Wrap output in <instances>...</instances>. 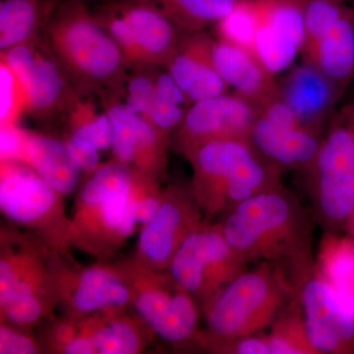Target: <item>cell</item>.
Masks as SVG:
<instances>
[{
	"mask_svg": "<svg viewBox=\"0 0 354 354\" xmlns=\"http://www.w3.org/2000/svg\"><path fill=\"white\" fill-rule=\"evenodd\" d=\"M313 218L281 183L230 209L221 227L246 264L274 263L299 281L315 266L311 256Z\"/></svg>",
	"mask_w": 354,
	"mask_h": 354,
	"instance_id": "cell-1",
	"label": "cell"
},
{
	"mask_svg": "<svg viewBox=\"0 0 354 354\" xmlns=\"http://www.w3.org/2000/svg\"><path fill=\"white\" fill-rule=\"evenodd\" d=\"M41 37L83 99H122L132 65L83 0H58Z\"/></svg>",
	"mask_w": 354,
	"mask_h": 354,
	"instance_id": "cell-2",
	"label": "cell"
},
{
	"mask_svg": "<svg viewBox=\"0 0 354 354\" xmlns=\"http://www.w3.org/2000/svg\"><path fill=\"white\" fill-rule=\"evenodd\" d=\"M192 167L191 190L207 216L281 184V169L257 152L250 140H216L185 156Z\"/></svg>",
	"mask_w": 354,
	"mask_h": 354,
	"instance_id": "cell-3",
	"label": "cell"
},
{
	"mask_svg": "<svg viewBox=\"0 0 354 354\" xmlns=\"http://www.w3.org/2000/svg\"><path fill=\"white\" fill-rule=\"evenodd\" d=\"M297 283L281 266L261 262L242 272L202 307L213 344L271 327L297 297Z\"/></svg>",
	"mask_w": 354,
	"mask_h": 354,
	"instance_id": "cell-4",
	"label": "cell"
},
{
	"mask_svg": "<svg viewBox=\"0 0 354 354\" xmlns=\"http://www.w3.org/2000/svg\"><path fill=\"white\" fill-rule=\"evenodd\" d=\"M305 174L314 218L327 232L346 228L354 212V114L346 106L333 114Z\"/></svg>",
	"mask_w": 354,
	"mask_h": 354,
	"instance_id": "cell-5",
	"label": "cell"
},
{
	"mask_svg": "<svg viewBox=\"0 0 354 354\" xmlns=\"http://www.w3.org/2000/svg\"><path fill=\"white\" fill-rule=\"evenodd\" d=\"M88 174L79 192L75 218L70 223V239L90 252H104L127 239L124 221L135 174L114 160Z\"/></svg>",
	"mask_w": 354,
	"mask_h": 354,
	"instance_id": "cell-6",
	"label": "cell"
},
{
	"mask_svg": "<svg viewBox=\"0 0 354 354\" xmlns=\"http://www.w3.org/2000/svg\"><path fill=\"white\" fill-rule=\"evenodd\" d=\"M92 12L132 66L165 68L176 53L183 32L148 4L138 0H104Z\"/></svg>",
	"mask_w": 354,
	"mask_h": 354,
	"instance_id": "cell-7",
	"label": "cell"
},
{
	"mask_svg": "<svg viewBox=\"0 0 354 354\" xmlns=\"http://www.w3.org/2000/svg\"><path fill=\"white\" fill-rule=\"evenodd\" d=\"M132 290L139 318L160 339L171 344L187 342L196 334L199 312L194 298L176 285L171 274L134 263L120 271Z\"/></svg>",
	"mask_w": 354,
	"mask_h": 354,
	"instance_id": "cell-8",
	"label": "cell"
},
{
	"mask_svg": "<svg viewBox=\"0 0 354 354\" xmlns=\"http://www.w3.org/2000/svg\"><path fill=\"white\" fill-rule=\"evenodd\" d=\"M246 266L223 236L221 225H202L177 249L169 274L203 307Z\"/></svg>",
	"mask_w": 354,
	"mask_h": 354,
	"instance_id": "cell-9",
	"label": "cell"
},
{
	"mask_svg": "<svg viewBox=\"0 0 354 354\" xmlns=\"http://www.w3.org/2000/svg\"><path fill=\"white\" fill-rule=\"evenodd\" d=\"M0 59L23 83L28 95L26 113L35 121L51 124L67 116L81 97L70 82L43 37L31 43L0 51Z\"/></svg>",
	"mask_w": 354,
	"mask_h": 354,
	"instance_id": "cell-10",
	"label": "cell"
},
{
	"mask_svg": "<svg viewBox=\"0 0 354 354\" xmlns=\"http://www.w3.org/2000/svg\"><path fill=\"white\" fill-rule=\"evenodd\" d=\"M62 195L41 178L29 165L21 160H1L0 207L2 213L14 223L67 241L59 230L70 239V225L64 223Z\"/></svg>",
	"mask_w": 354,
	"mask_h": 354,
	"instance_id": "cell-11",
	"label": "cell"
},
{
	"mask_svg": "<svg viewBox=\"0 0 354 354\" xmlns=\"http://www.w3.org/2000/svg\"><path fill=\"white\" fill-rule=\"evenodd\" d=\"M295 299L314 353H354V317L316 265L302 277Z\"/></svg>",
	"mask_w": 354,
	"mask_h": 354,
	"instance_id": "cell-12",
	"label": "cell"
},
{
	"mask_svg": "<svg viewBox=\"0 0 354 354\" xmlns=\"http://www.w3.org/2000/svg\"><path fill=\"white\" fill-rule=\"evenodd\" d=\"M322 138L302 127L279 97L261 109L249 136L257 152L281 171L302 172L313 164Z\"/></svg>",
	"mask_w": 354,
	"mask_h": 354,
	"instance_id": "cell-13",
	"label": "cell"
},
{
	"mask_svg": "<svg viewBox=\"0 0 354 354\" xmlns=\"http://www.w3.org/2000/svg\"><path fill=\"white\" fill-rule=\"evenodd\" d=\"M259 106L235 94L194 102L172 133V142L184 157L197 147L216 140H249Z\"/></svg>",
	"mask_w": 354,
	"mask_h": 354,
	"instance_id": "cell-14",
	"label": "cell"
},
{
	"mask_svg": "<svg viewBox=\"0 0 354 354\" xmlns=\"http://www.w3.org/2000/svg\"><path fill=\"white\" fill-rule=\"evenodd\" d=\"M202 213L190 186L174 185L164 191L155 216L140 232L142 264L158 271L169 270L179 246L202 227Z\"/></svg>",
	"mask_w": 354,
	"mask_h": 354,
	"instance_id": "cell-15",
	"label": "cell"
},
{
	"mask_svg": "<svg viewBox=\"0 0 354 354\" xmlns=\"http://www.w3.org/2000/svg\"><path fill=\"white\" fill-rule=\"evenodd\" d=\"M101 104L111 123L114 160L160 181L167 171L171 135L130 111L121 99L109 97Z\"/></svg>",
	"mask_w": 354,
	"mask_h": 354,
	"instance_id": "cell-16",
	"label": "cell"
},
{
	"mask_svg": "<svg viewBox=\"0 0 354 354\" xmlns=\"http://www.w3.org/2000/svg\"><path fill=\"white\" fill-rule=\"evenodd\" d=\"M342 95L325 74L304 62L279 80V97L302 127L319 134L324 135L323 128Z\"/></svg>",
	"mask_w": 354,
	"mask_h": 354,
	"instance_id": "cell-17",
	"label": "cell"
},
{
	"mask_svg": "<svg viewBox=\"0 0 354 354\" xmlns=\"http://www.w3.org/2000/svg\"><path fill=\"white\" fill-rule=\"evenodd\" d=\"M214 41L205 31L181 32L176 53L165 67L192 104L230 92L214 62Z\"/></svg>",
	"mask_w": 354,
	"mask_h": 354,
	"instance_id": "cell-18",
	"label": "cell"
},
{
	"mask_svg": "<svg viewBox=\"0 0 354 354\" xmlns=\"http://www.w3.org/2000/svg\"><path fill=\"white\" fill-rule=\"evenodd\" d=\"M62 293L73 315L95 312L115 313L132 304V290L120 271L106 266H93L70 277Z\"/></svg>",
	"mask_w": 354,
	"mask_h": 354,
	"instance_id": "cell-19",
	"label": "cell"
},
{
	"mask_svg": "<svg viewBox=\"0 0 354 354\" xmlns=\"http://www.w3.org/2000/svg\"><path fill=\"white\" fill-rule=\"evenodd\" d=\"M213 57L221 78L235 94L261 109L279 97V81L250 51L215 39Z\"/></svg>",
	"mask_w": 354,
	"mask_h": 354,
	"instance_id": "cell-20",
	"label": "cell"
},
{
	"mask_svg": "<svg viewBox=\"0 0 354 354\" xmlns=\"http://www.w3.org/2000/svg\"><path fill=\"white\" fill-rule=\"evenodd\" d=\"M301 55L304 62L320 70L344 94L354 77L353 7L351 6Z\"/></svg>",
	"mask_w": 354,
	"mask_h": 354,
	"instance_id": "cell-21",
	"label": "cell"
},
{
	"mask_svg": "<svg viewBox=\"0 0 354 354\" xmlns=\"http://www.w3.org/2000/svg\"><path fill=\"white\" fill-rule=\"evenodd\" d=\"M158 66L134 65L125 86V106L167 134L180 124L187 109L167 97L158 82Z\"/></svg>",
	"mask_w": 354,
	"mask_h": 354,
	"instance_id": "cell-22",
	"label": "cell"
},
{
	"mask_svg": "<svg viewBox=\"0 0 354 354\" xmlns=\"http://www.w3.org/2000/svg\"><path fill=\"white\" fill-rule=\"evenodd\" d=\"M24 162L62 196L71 194L83 169L66 139L28 131Z\"/></svg>",
	"mask_w": 354,
	"mask_h": 354,
	"instance_id": "cell-23",
	"label": "cell"
},
{
	"mask_svg": "<svg viewBox=\"0 0 354 354\" xmlns=\"http://www.w3.org/2000/svg\"><path fill=\"white\" fill-rule=\"evenodd\" d=\"M38 256V255H36ZM22 251L20 253L4 251L0 261V306L37 295L46 298L57 295V286L53 274L44 271L39 257Z\"/></svg>",
	"mask_w": 354,
	"mask_h": 354,
	"instance_id": "cell-24",
	"label": "cell"
},
{
	"mask_svg": "<svg viewBox=\"0 0 354 354\" xmlns=\"http://www.w3.org/2000/svg\"><path fill=\"white\" fill-rule=\"evenodd\" d=\"M58 0H1L0 51L41 36Z\"/></svg>",
	"mask_w": 354,
	"mask_h": 354,
	"instance_id": "cell-25",
	"label": "cell"
},
{
	"mask_svg": "<svg viewBox=\"0 0 354 354\" xmlns=\"http://www.w3.org/2000/svg\"><path fill=\"white\" fill-rule=\"evenodd\" d=\"M319 272L354 317V241L327 232L319 249Z\"/></svg>",
	"mask_w": 354,
	"mask_h": 354,
	"instance_id": "cell-26",
	"label": "cell"
},
{
	"mask_svg": "<svg viewBox=\"0 0 354 354\" xmlns=\"http://www.w3.org/2000/svg\"><path fill=\"white\" fill-rule=\"evenodd\" d=\"M157 9L183 32L205 31L232 12L241 0H138Z\"/></svg>",
	"mask_w": 354,
	"mask_h": 354,
	"instance_id": "cell-27",
	"label": "cell"
},
{
	"mask_svg": "<svg viewBox=\"0 0 354 354\" xmlns=\"http://www.w3.org/2000/svg\"><path fill=\"white\" fill-rule=\"evenodd\" d=\"M67 142L71 145L108 150L113 143V129L108 114L95 111L91 100L81 99L67 116Z\"/></svg>",
	"mask_w": 354,
	"mask_h": 354,
	"instance_id": "cell-28",
	"label": "cell"
},
{
	"mask_svg": "<svg viewBox=\"0 0 354 354\" xmlns=\"http://www.w3.org/2000/svg\"><path fill=\"white\" fill-rule=\"evenodd\" d=\"M92 320L87 322L91 337L100 354H134L143 348V339L136 324L130 319L118 318Z\"/></svg>",
	"mask_w": 354,
	"mask_h": 354,
	"instance_id": "cell-29",
	"label": "cell"
},
{
	"mask_svg": "<svg viewBox=\"0 0 354 354\" xmlns=\"http://www.w3.org/2000/svg\"><path fill=\"white\" fill-rule=\"evenodd\" d=\"M261 18L262 8L259 0H241L232 12L215 25L216 39L234 44L254 55Z\"/></svg>",
	"mask_w": 354,
	"mask_h": 354,
	"instance_id": "cell-30",
	"label": "cell"
},
{
	"mask_svg": "<svg viewBox=\"0 0 354 354\" xmlns=\"http://www.w3.org/2000/svg\"><path fill=\"white\" fill-rule=\"evenodd\" d=\"M27 108L24 85L13 70L0 59V125L18 124Z\"/></svg>",
	"mask_w": 354,
	"mask_h": 354,
	"instance_id": "cell-31",
	"label": "cell"
},
{
	"mask_svg": "<svg viewBox=\"0 0 354 354\" xmlns=\"http://www.w3.org/2000/svg\"><path fill=\"white\" fill-rule=\"evenodd\" d=\"M46 298L30 295L2 305L1 318L17 326L32 325L43 318L48 308Z\"/></svg>",
	"mask_w": 354,
	"mask_h": 354,
	"instance_id": "cell-32",
	"label": "cell"
},
{
	"mask_svg": "<svg viewBox=\"0 0 354 354\" xmlns=\"http://www.w3.org/2000/svg\"><path fill=\"white\" fill-rule=\"evenodd\" d=\"M1 135V160H21L24 162L27 130L18 124L0 125Z\"/></svg>",
	"mask_w": 354,
	"mask_h": 354,
	"instance_id": "cell-33",
	"label": "cell"
},
{
	"mask_svg": "<svg viewBox=\"0 0 354 354\" xmlns=\"http://www.w3.org/2000/svg\"><path fill=\"white\" fill-rule=\"evenodd\" d=\"M39 353L36 342L28 335L11 329L8 326L0 327V353L34 354Z\"/></svg>",
	"mask_w": 354,
	"mask_h": 354,
	"instance_id": "cell-34",
	"label": "cell"
},
{
	"mask_svg": "<svg viewBox=\"0 0 354 354\" xmlns=\"http://www.w3.org/2000/svg\"><path fill=\"white\" fill-rule=\"evenodd\" d=\"M218 351L234 354H271L267 337L253 335L220 344Z\"/></svg>",
	"mask_w": 354,
	"mask_h": 354,
	"instance_id": "cell-35",
	"label": "cell"
},
{
	"mask_svg": "<svg viewBox=\"0 0 354 354\" xmlns=\"http://www.w3.org/2000/svg\"><path fill=\"white\" fill-rule=\"evenodd\" d=\"M348 228L349 234H351V239L354 241V212L353 215H351V218H349L348 223Z\"/></svg>",
	"mask_w": 354,
	"mask_h": 354,
	"instance_id": "cell-36",
	"label": "cell"
},
{
	"mask_svg": "<svg viewBox=\"0 0 354 354\" xmlns=\"http://www.w3.org/2000/svg\"><path fill=\"white\" fill-rule=\"evenodd\" d=\"M346 108H348L349 111H351L354 114V100L353 101H351V102H348V104H346Z\"/></svg>",
	"mask_w": 354,
	"mask_h": 354,
	"instance_id": "cell-37",
	"label": "cell"
},
{
	"mask_svg": "<svg viewBox=\"0 0 354 354\" xmlns=\"http://www.w3.org/2000/svg\"><path fill=\"white\" fill-rule=\"evenodd\" d=\"M348 1L349 2V4H351V6L354 8V0H348Z\"/></svg>",
	"mask_w": 354,
	"mask_h": 354,
	"instance_id": "cell-38",
	"label": "cell"
},
{
	"mask_svg": "<svg viewBox=\"0 0 354 354\" xmlns=\"http://www.w3.org/2000/svg\"><path fill=\"white\" fill-rule=\"evenodd\" d=\"M83 1H84V0H83Z\"/></svg>",
	"mask_w": 354,
	"mask_h": 354,
	"instance_id": "cell-39",
	"label": "cell"
}]
</instances>
